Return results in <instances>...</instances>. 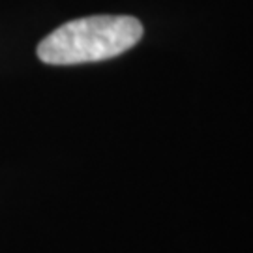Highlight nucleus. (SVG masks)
Instances as JSON below:
<instances>
[{
	"instance_id": "f257e3e1",
	"label": "nucleus",
	"mask_w": 253,
	"mask_h": 253,
	"mask_svg": "<svg viewBox=\"0 0 253 253\" xmlns=\"http://www.w3.org/2000/svg\"><path fill=\"white\" fill-rule=\"evenodd\" d=\"M143 38L141 21L129 15H90L53 30L38 45L40 60L53 66L100 62L126 53Z\"/></svg>"
}]
</instances>
